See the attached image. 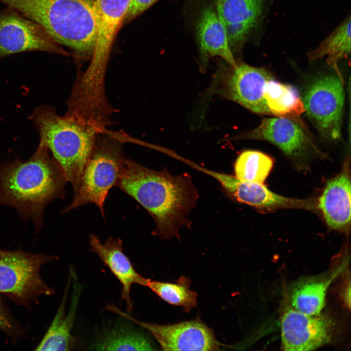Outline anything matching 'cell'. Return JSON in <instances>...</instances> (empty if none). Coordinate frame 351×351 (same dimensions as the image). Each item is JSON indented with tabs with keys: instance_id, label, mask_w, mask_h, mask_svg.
Segmentation results:
<instances>
[{
	"instance_id": "1",
	"label": "cell",
	"mask_w": 351,
	"mask_h": 351,
	"mask_svg": "<svg viewBox=\"0 0 351 351\" xmlns=\"http://www.w3.org/2000/svg\"><path fill=\"white\" fill-rule=\"evenodd\" d=\"M116 186L148 211L156 223L153 234L160 238L179 239L180 229L190 226L189 215L198 196L188 174L174 176L126 158Z\"/></svg>"
},
{
	"instance_id": "2",
	"label": "cell",
	"mask_w": 351,
	"mask_h": 351,
	"mask_svg": "<svg viewBox=\"0 0 351 351\" xmlns=\"http://www.w3.org/2000/svg\"><path fill=\"white\" fill-rule=\"evenodd\" d=\"M67 182L48 149L39 143L27 161L0 164V204L14 208L21 218L32 220L38 231L43 224L45 208L63 197Z\"/></svg>"
},
{
	"instance_id": "3",
	"label": "cell",
	"mask_w": 351,
	"mask_h": 351,
	"mask_svg": "<svg viewBox=\"0 0 351 351\" xmlns=\"http://www.w3.org/2000/svg\"><path fill=\"white\" fill-rule=\"evenodd\" d=\"M96 0H0L41 25L57 43L92 57L97 38Z\"/></svg>"
},
{
	"instance_id": "4",
	"label": "cell",
	"mask_w": 351,
	"mask_h": 351,
	"mask_svg": "<svg viewBox=\"0 0 351 351\" xmlns=\"http://www.w3.org/2000/svg\"><path fill=\"white\" fill-rule=\"evenodd\" d=\"M31 119L38 130L39 143L51 151L75 194L97 136L104 130L66 114L58 116L45 106L35 109Z\"/></svg>"
},
{
	"instance_id": "5",
	"label": "cell",
	"mask_w": 351,
	"mask_h": 351,
	"mask_svg": "<svg viewBox=\"0 0 351 351\" xmlns=\"http://www.w3.org/2000/svg\"><path fill=\"white\" fill-rule=\"evenodd\" d=\"M122 141L117 136L107 134L104 129L96 138L84 166L78 189L66 213L88 203L99 209L105 218L104 204L110 190L119 179L124 166Z\"/></svg>"
},
{
	"instance_id": "6",
	"label": "cell",
	"mask_w": 351,
	"mask_h": 351,
	"mask_svg": "<svg viewBox=\"0 0 351 351\" xmlns=\"http://www.w3.org/2000/svg\"><path fill=\"white\" fill-rule=\"evenodd\" d=\"M131 0H96L97 38L90 65L77 80L83 93L97 96L105 92V77L111 48L124 20Z\"/></svg>"
},
{
	"instance_id": "7",
	"label": "cell",
	"mask_w": 351,
	"mask_h": 351,
	"mask_svg": "<svg viewBox=\"0 0 351 351\" xmlns=\"http://www.w3.org/2000/svg\"><path fill=\"white\" fill-rule=\"evenodd\" d=\"M57 258L0 249V293L24 305L40 295L53 294L54 290L42 280L39 270L44 263Z\"/></svg>"
},
{
	"instance_id": "8",
	"label": "cell",
	"mask_w": 351,
	"mask_h": 351,
	"mask_svg": "<svg viewBox=\"0 0 351 351\" xmlns=\"http://www.w3.org/2000/svg\"><path fill=\"white\" fill-rule=\"evenodd\" d=\"M344 98L343 80L337 74L316 78L302 98L305 113L320 133L330 140L341 137Z\"/></svg>"
},
{
	"instance_id": "9",
	"label": "cell",
	"mask_w": 351,
	"mask_h": 351,
	"mask_svg": "<svg viewBox=\"0 0 351 351\" xmlns=\"http://www.w3.org/2000/svg\"><path fill=\"white\" fill-rule=\"evenodd\" d=\"M106 309L149 332L164 351H218L222 346L213 331L199 318L159 325L139 321L113 305Z\"/></svg>"
},
{
	"instance_id": "10",
	"label": "cell",
	"mask_w": 351,
	"mask_h": 351,
	"mask_svg": "<svg viewBox=\"0 0 351 351\" xmlns=\"http://www.w3.org/2000/svg\"><path fill=\"white\" fill-rule=\"evenodd\" d=\"M221 75L218 94L235 102L252 112L270 115L264 98V91L273 76L262 67H255L244 63L234 66Z\"/></svg>"
},
{
	"instance_id": "11",
	"label": "cell",
	"mask_w": 351,
	"mask_h": 351,
	"mask_svg": "<svg viewBox=\"0 0 351 351\" xmlns=\"http://www.w3.org/2000/svg\"><path fill=\"white\" fill-rule=\"evenodd\" d=\"M57 43L35 21L15 14L0 15V58L29 51L68 56Z\"/></svg>"
},
{
	"instance_id": "12",
	"label": "cell",
	"mask_w": 351,
	"mask_h": 351,
	"mask_svg": "<svg viewBox=\"0 0 351 351\" xmlns=\"http://www.w3.org/2000/svg\"><path fill=\"white\" fill-rule=\"evenodd\" d=\"M281 343L286 351H312L331 340L332 325L327 318L289 309L281 321Z\"/></svg>"
},
{
	"instance_id": "13",
	"label": "cell",
	"mask_w": 351,
	"mask_h": 351,
	"mask_svg": "<svg viewBox=\"0 0 351 351\" xmlns=\"http://www.w3.org/2000/svg\"><path fill=\"white\" fill-rule=\"evenodd\" d=\"M304 127L287 118H265L256 128L241 134L236 138L267 141L288 156L300 159L305 156L310 146H313L305 132Z\"/></svg>"
},
{
	"instance_id": "14",
	"label": "cell",
	"mask_w": 351,
	"mask_h": 351,
	"mask_svg": "<svg viewBox=\"0 0 351 351\" xmlns=\"http://www.w3.org/2000/svg\"><path fill=\"white\" fill-rule=\"evenodd\" d=\"M89 243L91 251L98 256L121 284V298L126 303L127 312L132 311V286L137 284L146 287L148 279L136 271L123 252L122 241L120 238L110 237L101 242L97 235L90 234Z\"/></svg>"
},
{
	"instance_id": "15",
	"label": "cell",
	"mask_w": 351,
	"mask_h": 351,
	"mask_svg": "<svg viewBox=\"0 0 351 351\" xmlns=\"http://www.w3.org/2000/svg\"><path fill=\"white\" fill-rule=\"evenodd\" d=\"M265 0H218L231 48L240 47L262 16Z\"/></svg>"
},
{
	"instance_id": "16",
	"label": "cell",
	"mask_w": 351,
	"mask_h": 351,
	"mask_svg": "<svg viewBox=\"0 0 351 351\" xmlns=\"http://www.w3.org/2000/svg\"><path fill=\"white\" fill-rule=\"evenodd\" d=\"M206 173L218 181L225 190L238 201L264 208L304 206L300 200L286 197L268 189L263 183L240 180L235 176L208 169Z\"/></svg>"
},
{
	"instance_id": "17",
	"label": "cell",
	"mask_w": 351,
	"mask_h": 351,
	"mask_svg": "<svg viewBox=\"0 0 351 351\" xmlns=\"http://www.w3.org/2000/svg\"><path fill=\"white\" fill-rule=\"evenodd\" d=\"M351 186L348 170L328 180L319 198L318 207L332 230H342L351 222Z\"/></svg>"
},
{
	"instance_id": "18",
	"label": "cell",
	"mask_w": 351,
	"mask_h": 351,
	"mask_svg": "<svg viewBox=\"0 0 351 351\" xmlns=\"http://www.w3.org/2000/svg\"><path fill=\"white\" fill-rule=\"evenodd\" d=\"M196 34L202 64L206 65L210 58L218 56L231 66L236 65L224 23L213 8L207 7L201 11Z\"/></svg>"
},
{
	"instance_id": "19",
	"label": "cell",
	"mask_w": 351,
	"mask_h": 351,
	"mask_svg": "<svg viewBox=\"0 0 351 351\" xmlns=\"http://www.w3.org/2000/svg\"><path fill=\"white\" fill-rule=\"evenodd\" d=\"M71 278L70 270L69 280L57 312L36 351H69L74 346L71 331L76 317L80 288L77 281L74 280L71 305L66 314L65 304Z\"/></svg>"
},
{
	"instance_id": "20",
	"label": "cell",
	"mask_w": 351,
	"mask_h": 351,
	"mask_svg": "<svg viewBox=\"0 0 351 351\" xmlns=\"http://www.w3.org/2000/svg\"><path fill=\"white\" fill-rule=\"evenodd\" d=\"M264 98L271 115L293 120L304 126L300 118L305 113L304 104L294 87L271 78L265 85Z\"/></svg>"
},
{
	"instance_id": "21",
	"label": "cell",
	"mask_w": 351,
	"mask_h": 351,
	"mask_svg": "<svg viewBox=\"0 0 351 351\" xmlns=\"http://www.w3.org/2000/svg\"><path fill=\"white\" fill-rule=\"evenodd\" d=\"M351 17H347L315 49L308 53L310 61L326 58V61L333 66L340 74L337 69V61L347 58L351 54Z\"/></svg>"
},
{
	"instance_id": "22",
	"label": "cell",
	"mask_w": 351,
	"mask_h": 351,
	"mask_svg": "<svg viewBox=\"0 0 351 351\" xmlns=\"http://www.w3.org/2000/svg\"><path fill=\"white\" fill-rule=\"evenodd\" d=\"M190 279L180 277L175 283L152 280L148 278L146 287L169 304L180 306L189 312L197 305V293L190 289Z\"/></svg>"
},
{
	"instance_id": "23",
	"label": "cell",
	"mask_w": 351,
	"mask_h": 351,
	"mask_svg": "<svg viewBox=\"0 0 351 351\" xmlns=\"http://www.w3.org/2000/svg\"><path fill=\"white\" fill-rule=\"evenodd\" d=\"M94 350L101 351H151L149 340L141 332L125 325L117 326L107 332Z\"/></svg>"
},
{
	"instance_id": "24",
	"label": "cell",
	"mask_w": 351,
	"mask_h": 351,
	"mask_svg": "<svg viewBox=\"0 0 351 351\" xmlns=\"http://www.w3.org/2000/svg\"><path fill=\"white\" fill-rule=\"evenodd\" d=\"M331 280L302 282L293 289L291 296L292 306L301 312L317 315L325 305L327 291Z\"/></svg>"
},
{
	"instance_id": "25",
	"label": "cell",
	"mask_w": 351,
	"mask_h": 351,
	"mask_svg": "<svg viewBox=\"0 0 351 351\" xmlns=\"http://www.w3.org/2000/svg\"><path fill=\"white\" fill-rule=\"evenodd\" d=\"M273 166V159L261 152H243L234 164L235 176L244 181L263 183Z\"/></svg>"
},
{
	"instance_id": "26",
	"label": "cell",
	"mask_w": 351,
	"mask_h": 351,
	"mask_svg": "<svg viewBox=\"0 0 351 351\" xmlns=\"http://www.w3.org/2000/svg\"><path fill=\"white\" fill-rule=\"evenodd\" d=\"M157 0H131L125 20L131 19L145 11Z\"/></svg>"
},
{
	"instance_id": "27",
	"label": "cell",
	"mask_w": 351,
	"mask_h": 351,
	"mask_svg": "<svg viewBox=\"0 0 351 351\" xmlns=\"http://www.w3.org/2000/svg\"><path fill=\"white\" fill-rule=\"evenodd\" d=\"M0 329L8 334L16 332V327L0 299Z\"/></svg>"
},
{
	"instance_id": "28",
	"label": "cell",
	"mask_w": 351,
	"mask_h": 351,
	"mask_svg": "<svg viewBox=\"0 0 351 351\" xmlns=\"http://www.w3.org/2000/svg\"><path fill=\"white\" fill-rule=\"evenodd\" d=\"M351 285L349 282L343 293V300L348 308L351 306Z\"/></svg>"
}]
</instances>
